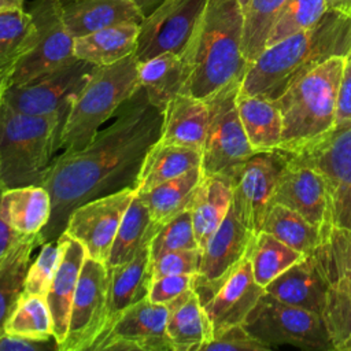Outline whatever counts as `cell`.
<instances>
[{
    "instance_id": "1",
    "label": "cell",
    "mask_w": 351,
    "mask_h": 351,
    "mask_svg": "<svg viewBox=\"0 0 351 351\" xmlns=\"http://www.w3.org/2000/svg\"><path fill=\"white\" fill-rule=\"evenodd\" d=\"M162 123L163 111L149 103L140 86L89 144L53 158L43 182L52 202L49 221L40 232L43 243L58 240L80 204L136 189L144 158L159 140Z\"/></svg>"
},
{
    "instance_id": "2",
    "label": "cell",
    "mask_w": 351,
    "mask_h": 351,
    "mask_svg": "<svg viewBox=\"0 0 351 351\" xmlns=\"http://www.w3.org/2000/svg\"><path fill=\"white\" fill-rule=\"evenodd\" d=\"M351 48V15L329 8L310 29L267 48L250 63L240 92L277 100L292 84L333 56Z\"/></svg>"
},
{
    "instance_id": "3",
    "label": "cell",
    "mask_w": 351,
    "mask_h": 351,
    "mask_svg": "<svg viewBox=\"0 0 351 351\" xmlns=\"http://www.w3.org/2000/svg\"><path fill=\"white\" fill-rule=\"evenodd\" d=\"M243 26L239 0H207L181 56L188 70L182 93L207 99L226 84L243 80L250 66L241 52Z\"/></svg>"
},
{
    "instance_id": "4",
    "label": "cell",
    "mask_w": 351,
    "mask_h": 351,
    "mask_svg": "<svg viewBox=\"0 0 351 351\" xmlns=\"http://www.w3.org/2000/svg\"><path fill=\"white\" fill-rule=\"evenodd\" d=\"M64 114L33 115L0 108V180L5 188L41 185L58 152Z\"/></svg>"
},
{
    "instance_id": "5",
    "label": "cell",
    "mask_w": 351,
    "mask_h": 351,
    "mask_svg": "<svg viewBox=\"0 0 351 351\" xmlns=\"http://www.w3.org/2000/svg\"><path fill=\"white\" fill-rule=\"evenodd\" d=\"M141 86L134 53L107 66H96L73 97L63 122L58 151L84 148Z\"/></svg>"
},
{
    "instance_id": "6",
    "label": "cell",
    "mask_w": 351,
    "mask_h": 351,
    "mask_svg": "<svg viewBox=\"0 0 351 351\" xmlns=\"http://www.w3.org/2000/svg\"><path fill=\"white\" fill-rule=\"evenodd\" d=\"M346 58L333 56L322 62L274 100L282 118L278 148L296 151L333 128Z\"/></svg>"
},
{
    "instance_id": "7",
    "label": "cell",
    "mask_w": 351,
    "mask_h": 351,
    "mask_svg": "<svg viewBox=\"0 0 351 351\" xmlns=\"http://www.w3.org/2000/svg\"><path fill=\"white\" fill-rule=\"evenodd\" d=\"M241 81H232L204 99L210 117L202 148V171L223 176L230 182L243 163L256 152L248 141L237 110Z\"/></svg>"
},
{
    "instance_id": "8",
    "label": "cell",
    "mask_w": 351,
    "mask_h": 351,
    "mask_svg": "<svg viewBox=\"0 0 351 351\" xmlns=\"http://www.w3.org/2000/svg\"><path fill=\"white\" fill-rule=\"evenodd\" d=\"M291 155L324 180L332 226L351 230V119L336 122L325 134Z\"/></svg>"
},
{
    "instance_id": "9",
    "label": "cell",
    "mask_w": 351,
    "mask_h": 351,
    "mask_svg": "<svg viewBox=\"0 0 351 351\" xmlns=\"http://www.w3.org/2000/svg\"><path fill=\"white\" fill-rule=\"evenodd\" d=\"M270 348L293 346L302 350L335 351L322 315L284 303L265 292L243 324Z\"/></svg>"
},
{
    "instance_id": "10",
    "label": "cell",
    "mask_w": 351,
    "mask_h": 351,
    "mask_svg": "<svg viewBox=\"0 0 351 351\" xmlns=\"http://www.w3.org/2000/svg\"><path fill=\"white\" fill-rule=\"evenodd\" d=\"M27 11L34 21L38 37L36 45L15 63L8 77V86L27 84L77 59L74 37L63 22L59 1L34 0Z\"/></svg>"
},
{
    "instance_id": "11",
    "label": "cell",
    "mask_w": 351,
    "mask_h": 351,
    "mask_svg": "<svg viewBox=\"0 0 351 351\" xmlns=\"http://www.w3.org/2000/svg\"><path fill=\"white\" fill-rule=\"evenodd\" d=\"M289 160L281 148L254 152L232 180V206L239 219L255 236L262 232L277 181Z\"/></svg>"
},
{
    "instance_id": "12",
    "label": "cell",
    "mask_w": 351,
    "mask_h": 351,
    "mask_svg": "<svg viewBox=\"0 0 351 351\" xmlns=\"http://www.w3.org/2000/svg\"><path fill=\"white\" fill-rule=\"evenodd\" d=\"M207 0H166L140 23L134 56L145 62L160 53L182 56Z\"/></svg>"
},
{
    "instance_id": "13",
    "label": "cell",
    "mask_w": 351,
    "mask_h": 351,
    "mask_svg": "<svg viewBox=\"0 0 351 351\" xmlns=\"http://www.w3.org/2000/svg\"><path fill=\"white\" fill-rule=\"evenodd\" d=\"M108 270L106 263L85 258L71 303L67 335L60 351L90 350L101 335L107 317Z\"/></svg>"
},
{
    "instance_id": "14",
    "label": "cell",
    "mask_w": 351,
    "mask_h": 351,
    "mask_svg": "<svg viewBox=\"0 0 351 351\" xmlns=\"http://www.w3.org/2000/svg\"><path fill=\"white\" fill-rule=\"evenodd\" d=\"M95 64L75 59L74 62L27 84L7 86L3 101L11 108L33 115L64 114L73 97L84 86Z\"/></svg>"
},
{
    "instance_id": "15",
    "label": "cell",
    "mask_w": 351,
    "mask_h": 351,
    "mask_svg": "<svg viewBox=\"0 0 351 351\" xmlns=\"http://www.w3.org/2000/svg\"><path fill=\"white\" fill-rule=\"evenodd\" d=\"M134 193L136 189H123L80 204L70 214L64 233L77 239L88 256L106 263Z\"/></svg>"
},
{
    "instance_id": "16",
    "label": "cell",
    "mask_w": 351,
    "mask_h": 351,
    "mask_svg": "<svg viewBox=\"0 0 351 351\" xmlns=\"http://www.w3.org/2000/svg\"><path fill=\"white\" fill-rule=\"evenodd\" d=\"M167 315V304L155 303L147 298L125 310L90 350L174 351L166 330Z\"/></svg>"
},
{
    "instance_id": "17",
    "label": "cell",
    "mask_w": 351,
    "mask_h": 351,
    "mask_svg": "<svg viewBox=\"0 0 351 351\" xmlns=\"http://www.w3.org/2000/svg\"><path fill=\"white\" fill-rule=\"evenodd\" d=\"M255 237L239 219L230 204L226 217L202 250L200 266L193 287L200 302L207 299L232 269L248 255Z\"/></svg>"
},
{
    "instance_id": "18",
    "label": "cell",
    "mask_w": 351,
    "mask_h": 351,
    "mask_svg": "<svg viewBox=\"0 0 351 351\" xmlns=\"http://www.w3.org/2000/svg\"><path fill=\"white\" fill-rule=\"evenodd\" d=\"M263 293L265 288L255 281L247 255L202 302L213 328V337L233 325L244 324Z\"/></svg>"
},
{
    "instance_id": "19",
    "label": "cell",
    "mask_w": 351,
    "mask_h": 351,
    "mask_svg": "<svg viewBox=\"0 0 351 351\" xmlns=\"http://www.w3.org/2000/svg\"><path fill=\"white\" fill-rule=\"evenodd\" d=\"M271 203L282 204L299 213L304 219L321 229L332 226L324 180L314 169L295 159L291 152L289 160L274 188Z\"/></svg>"
},
{
    "instance_id": "20",
    "label": "cell",
    "mask_w": 351,
    "mask_h": 351,
    "mask_svg": "<svg viewBox=\"0 0 351 351\" xmlns=\"http://www.w3.org/2000/svg\"><path fill=\"white\" fill-rule=\"evenodd\" d=\"M329 277L317 251L304 255L265 287L276 299L322 315Z\"/></svg>"
},
{
    "instance_id": "21",
    "label": "cell",
    "mask_w": 351,
    "mask_h": 351,
    "mask_svg": "<svg viewBox=\"0 0 351 351\" xmlns=\"http://www.w3.org/2000/svg\"><path fill=\"white\" fill-rule=\"evenodd\" d=\"M155 233L147 237V240L140 245L136 255L130 261L122 265L107 267V317L104 329L97 340L111 329L114 322L121 317L125 310L148 298L152 281L149 243Z\"/></svg>"
},
{
    "instance_id": "22",
    "label": "cell",
    "mask_w": 351,
    "mask_h": 351,
    "mask_svg": "<svg viewBox=\"0 0 351 351\" xmlns=\"http://www.w3.org/2000/svg\"><path fill=\"white\" fill-rule=\"evenodd\" d=\"M58 243L60 244L62 255L45 293V300L53 322V335L60 346L67 335L71 303L88 254L77 239L64 232L58 237Z\"/></svg>"
},
{
    "instance_id": "23",
    "label": "cell",
    "mask_w": 351,
    "mask_h": 351,
    "mask_svg": "<svg viewBox=\"0 0 351 351\" xmlns=\"http://www.w3.org/2000/svg\"><path fill=\"white\" fill-rule=\"evenodd\" d=\"M62 16L74 38L115 25H140L144 19L132 0H73L62 5Z\"/></svg>"
},
{
    "instance_id": "24",
    "label": "cell",
    "mask_w": 351,
    "mask_h": 351,
    "mask_svg": "<svg viewBox=\"0 0 351 351\" xmlns=\"http://www.w3.org/2000/svg\"><path fill=\"white\" fill-rule=\"evenodd\" d=\"M208 104L204 99L178 93L163 110L159 141L202 151L208 128Z\"/></svg>"
},
{
    "instance_id": "25",
    "label": "cell",
    "mask_w": 351,
    "mask_h": 351,
    "mask_svg": "<svg viewBox=\"0 0 351 351\" xmlns=\"http://www.w3.org/2000/svg\"><path fill=\"white\" fill-rule=\"evenodd\" d=\"M167 335L174 351H200L213 339V328L195 288L167 303Z\"/></svg>"
},
{
    "instance_id": "26",
    "label": "cell",
    "mask_w": 351,
    "mask_h": 351,
    "mask_svg": "<svg viewBox=\"0 0 351 351\" xmlns=\"http://www.w3.org/2000/svg\"><path fill=\"white\" fill-rule=\"evenodd\" d=\"M233 189L229 178L203 174L189 206L193 230L200 251L218 229L232 204Z\"/></svg>"
},
{
    "instance_id": "27",
    "label": "cell",
    "mask_w": 351,
    "mask_h": 351,
    "mask_svg": "<svg viewBox=\"0 0 351 351\" xmlns=\"http://www.w3.org/2000/svg\"><path fill=\"white\" fill-rule=\"evenodd\" d=\"M52 202L41 185L7 188L1 197V214L19 234L40 233L49 221Z\"/></svg>"
},
{
    "instance_id": "28",
    "label": "cell",
    "mask_w": 351,
    "mask_h": 351,
    "mask_svg": "<svg viewBox=\"0 0 351 351\" xmlns=\"http://www.w3.org/2000/svg\"><path fill=\"white\" fill-rule=\"evenodd\" d=\"M138 30V23H122L75 37L74 55L95 66L117 63L134 53Z\"/></svg>"
},
{
    "instance_id": "29",
    "label": "cell",
    "mask_w": 351,
    "mask_h": 351,
    "mask_svg": "<svg viewBox=\"0 0 351 351\" xmlns=\"http://www.w3.org/2000/svg\"><path fill=\"white\" fill-rule=\"evenodd\" d=\"M199 166L202 167L200 149L158 140L144 158L136 192H147L154 186Z\"/></svg>"
},
{
    "instance_id": "30",
    "label": "cell",
    "mask_w": 351,
    "mask_h": 351,
    "mask_svg": "<svg viewBox=\"0 0 351 351\" xmlns=\"http://www.w3.org/2000/svg\"><path fill=\"white\" fill-rule=\"evenodd\" d=\"M41 244L40 233L22 234L0 259V335L4 333L5 322L25 292L32 252Z\"/></svg>"
},
{
    "instance_id": "31",
    "label": "cell",
    "mask_w": 351,
    "mask_h": 351,
    "mask_svg": "<svg viewBox=\"0 0 351 351\" xmlns=\"http://www.w3.org/2000/svg\"><path fill=\"white\" fill-rule=\"evenodd\" d=\"M237 110L254 151L276 149L281 144L282 118L274 100L244 95L239 90Z\"/></svg>"
},
{
    "instance_id": "32",
    "label": "cell",
    "mask_w": 351,
    "mask_h": 351,
    "mask_svg": "<svg viewBox=\"0 0 351 351\" xmlns=\"http://www.w3.org/2000/svg\"><path fill=\"white\" fill-rule=\"evenodd\" d=\"M138 78L149 103L163 111L176 95L182 93L188 70L180 55L166 52L138 62Z\"/></svg>"
},
{
    "instance_id": "33",
    "label": "cell",
    "mask_w": 351,
    "mask_h": 351,
    "mask_svg": "<svg viewBox=\"0 0 351 351\" xmlns=\"http://www.w3.org/2000/svg\"><path fill=\"white\" fill-rule=\"evenodd\" d=\"M202 176L203 171L199 166L176 178L167 180L147 192H136L147 204L152 223L160 226L188 208Z\"/></svg>"
},
{
    "instance_id": "34",
    "label": "cell",
    "mask_w": 351,
    "mask_h": 351,
    "mask_svg": "<svg viewBox=\"0 0 351 351\" xmlns=\"http://www.w3.org/2000/svg\"><path fill=\"white\" fill-rule=\"evenodd\" d=\"M329 229L330 226L321 229L310 223L299 213L278 203L270 204L262 223V232L273 234L304 255L314 252L322 244Z\"/></svg>"
},
{
    "instance_id": "35",
    "label": "cell",
    "mask_w": 351,
    "mask_h": 351,
    "mask_svg": "<svg viewBox=\"0 0 351 351\" xmlns=\"http://www.w3.org/2000/svg\"><path fill=\"white\" fill-rule=\"evenodd\" d=\"M322 318L335 351H351V269L329 276Z\"/></svg>"
},
{
    "instance_id": "36",
    "label": "cell",
    "mask_w": 351,
    "mask_h": 351,
    "mask_svg": "<svg viewBox=\"0 0 351 351\" xmlns=\"http://www.w3.org/2000/svg\"><path fill=\"white\" fill-rule=\"evenodd\" d=\"M158 229L159 226L151 221L147 204L140 195L134 193L119 223L106 266L112 267L130 261L147 237Z\"/></svg>"
},
{
    "instance_id": "37",
    "label": "cell",
    "mask_w": 351,
    "mask_h": 351,
    "mask_svg": "<svg viewBox=\"0 0 351 351\" xmlns=\"http://www.w3.org/2000/svg\"><path fill=\"white\" fill-rule=\"evenodd\" d=\"M38 32L27 10L0 12V70H12L37 41Z\"/></svg>"
},
{
    "instance_id": "38",
    "label": "cell",
    "mask_w": 351,
    "mask_h": 351,
    "mask_svg": "<svg viewBox=\"0 0 351 351\" xmlns=\"http://www.w3.org/2000/svg\"><path fill=\"white\" fill-rule=\"evenodd\" d=\"M248 256L255 281L265 288L282 271L299 262L304 254L291 248L273 234L261 232L255 237Z\"/></svg>"
},
{
    "instance_id": "39",
    "label": "cell",
    "mask_w": 351,
    "mask_h": 351,
    "mask_svg": "<svg viewBox=\"0 0 351 351\" xmlns=\"http://www.w3.org/2000/svg\"><path fill=\"white\" fill-rule=\"evenodd\" d=\"M287 0H251L244 11L241 52L252 63L266 48L271 26Z\"/></svg>"
},
{
    "instance_id": "40",
    "label": "cell",
    "mask_w": 351,
    "mask_h": 351,
    "mask_svg": "<svg viewBox=\"0 0 351 351\" xmlns=\"http://www.w3.org/2000/svg\"><path fill=\"white\" fill-rule=\"evenodd\" d=\"M4 332L30 337L55 336L45 296L23 292L5 322Z\"/></svg>"
},
{
    "instance_id": "41",
    "label": "cell",
    "mask_w": 351,
    "mask_h": 351,
    "mask_svg": "<svg viewBox=\"0 0 351 351\" xmlns=\"http://www.w3.org/2000/svg\"><path fill=\"white\" fill-rule=\"evenodd\" d=\"M328 10L326 0H287L271 26L266 48L313 27Z\"/></svg>"
},
{
    "instance_id": "42",
    "label": "cell",
    "mask_w": 351,
    "mask_h": 351,
    "mask_svg": "<svg viewBox=\"0 0 351 351\" xmlns=\"http://www.w3.org/2000/svg\"><path fill=\"white\" fill-rule=\"evenodd\" d=\"M195 248H199V245L196 241L189 207L160 225L149 243L151 261L169 251Z\"/></svg>"
},
{
    "instance_id": "43",
    "label": "cell",
    "mask_w": 351,
    "mask_h": 351,
    "mask_svg": "<svg viewBox=\"0 0 351 351\" xmlns=\"http://www.w3.org/2000/svg\"><path fill=\"white\" fill-rule=\"evenodd\" d=\"M60 255L62 248L58 240L41 244L38 255L29 265L25 280V292L45 296L52 277L58 269Z\"/></svg>"
},
{
    "instance_id": "44",
    "label": "cell",
    "mask_w": 351,
    "mask_h": 351,
    "mask_svg": "<svg viewBox=\"0 0 351 351\" xmlns=\"http://www.w3.org/2000/svg\"><path fill=\"white\" fill-rule=\"evenodd\" d=\"M329 276L351 269V230L330 226L322 244L315 250Z\"/></svg>"
},
{
    "instance_id": "45",
    "label": "cell",
    "mask_w": 351,
    "mask_h": 351,
    "mask_svg": "<svg viewBox=\"0 0 351 351\" xmlns=\"http://www.w3.org/2000/svg\"><path fill=\"white\" fill-rule=\"evenodd\" d=\"M200 258L202 251L199 248L165 252L151 261L152 278L171 274H197Z\"/></svg>"
},
{
    "instance_id": "46",
    "label": "cell",
    "mask_w": 351,
    "mask_h": 351,
    "mask_svg": "<svg viewBox=\"0 0 351 351\" xmlns=\"http://www.w3.org/2000/svg\"><path fill=\"white\" fill-rule=\"evenodd\" d=\"M271 350L265 343L259 341L252 336L247 328L240 325H233L219 335L214 336L207 344L202 347L200 351H269Z\"/></svg>"
},
{
    "instance_id": "47",
    "label": "cell",
    "mask_w": 351,
    "mask_h": 351,
    "mask_svg": "<svg viewBox=\"0 0 351 351\" xmlns=\"http://www.w3.org/2000/svg\"><path fill=\"white\" fill-rule=\"evenodd\" d=\"M196 274H171L152 278L148 299L167 304L195 287Z\"/></svg>"
},
{
    "instance_id": "48",
    "label": "cell",
    "mask_w": 351,
    "mask_h": 351,
    "mask_svg": "<svg viewBox=\"0 0 351 351\" xmlns=\"http://www.w3.org/2000/svg\"><path fill=\"white\" fill-rule=\"evenodd\" d=\"M0 351H60V346L55 336L30 337L4 332L0 335Z\"/></svg>"
},
{
    "instance_id": "49",
    "label": "cell",
    "mask_w": 351,
    "mask_h": 351,
    "mask_svg": "<svg viewBox=\"0 0 351 351\" xmlns=\"http://www.w3.org/2000/svg\"><path fill=\"white\" fill-rule=\"evenodd\" d=\"M351 119V58H346L343 77L337 93L336 122Z\"/></svg>"
},
{
    "instance_id": "50",
    "label": "cell",
    "mask_w": 351,
    "mask_h": 351,
    "mask_svg": "<svg viewBox=\"0 0 351 351\" xmlns=\"http://www.w3.org/2000/svg\"><path fill=\"white\" fill-rule=\"evenodd\" d=\"M5 189H7L5 185L0 180V259L10 251V248L19 239V236H22V234L16 233L15 230H12V228L3 218V214H1V197H3V193H4Z\"/></svg>"
},
{
    "instance_id": "51",
    "label": "cell",
    "mask_w": 351,
    "mask_h": 351,
    "mask_svg": "<svg viewBox=\"0 0 351 351\" xmlns=\"http://www.w3.org/2000/svg\"><path fill=\"white\" fill-rule=\"evenodd\" d=\"M137 7L138 10L141 11V14L144 16L149 15L154 10H156L162 3H165L166 0H132Z\"/></svg>"
},
{
    "instance_id": "52",
    "label": "cell",
    "mask_w": 351,
    "mask_h": 351,
    "mask_svg": "<svg viewBox=\"0 0 351 351\" xmlns=\"http://www.w3.org/2000/svg\"><path fill=\"white\" fill-rule=\"evenodd\" d=\"M23 0H0V12L10 10H23Z\"/></svg>"
},
{
    "instance_id": "53",
    "label": "cell",
    "mask_w": 351,
    "mask_h": 351,
    "mask_svg": "<svg viewBox=\"0 0 351 351\" xmlns=\"http://www.w3.org/2000/svg\"><path fill=\"white\" fill-rule=\"evenodd\" d=\"M11 70H0V108L3 104V97H4V90L8 86V77H10Z\"/></svg>"
},
{
    "instance_id": "54",
    "label": "cell",
    "mask_w": 351,
    "mask_h": 351,
    "mask_svg": "<svg viewBox=\"0 0 351 351\" xmlns=\"http://www.w3.org/2000/svg\"><path fill=\"white\" fill-rule=\"evenodd\" d=\"M339 11H341L347 15H351V0H341Z\"/></svg>"
},
{
    "instance_id": "55",
    "label": "cell",
    "mask_w": 351,
    "mask_h": 351,
    "mask_svg": "<svg viewBox=\"0 0 351 351\" xmlns=\"http://www.w3.org/2000/svg\"><path fill=\"white\" fill-rule=\"evenodd\" d=\"M328 1V7L333 8V10H339L340 8V3L341 0H326Z\"/></svg>"
},
{
    "instance_id": "56",
    "label": "cell",
    "mask_w": 351,
    "mask_h": 351,
    "mask_svg": "<svg viewBox=\"0 0 351 351\" xmlns=\"http://www.w3.org/2000/svg\"><path fill=\"white\" fill-rule=\"evenodd\" d=\"M56 1H59L62 5H66L67 3H70V1H73V0H56Z\"/></svg>"
},
{
    "instance_id": "57",
    "label": "cell",
    "mask_w": 351,
    "mask_h": 351,
    "mask_svg": "<svg viewBox=\"0 0 351 351\" xmlns=\"http://www.w3.org/2000/svg\"><path fill=\"white\" fill-rule=\"evenodd\" d=\"M348 58H351V48H350V52H348V55H347Z\"/></svg>"
}]
</instances>
